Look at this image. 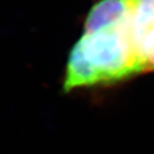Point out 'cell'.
<instances>
[{
  "label": "cell",
  "instance_id": "obj_1",
  "mask_svg": "<svg viewBox=\"0 0 154 154\" xmlns=\"http://www.w3.org/2000/svg\"><path fill=\"white\" fill-rule=\"evenodd\" d=\"M140 74L130 29V0H100L70 51L63 89L111 85Z\"/></svg>",
  "mask_w": 154,
  "mask_h": 154
},
{
  "label": "cell",
  "instance_id": "obj_2",
  "mask_svg": "<svg viewBox=\"0 0 154 154\" xmlns=\"http://www.w3.org/2000/svg\"><path fill=\"white\" fill-rule=\"evenodd\" d=\"M130 29L140 74L154 71V0H130Z\"/></svg>",
  "mask_w": 154,
  "mask_h": 154
}]
</instances>
